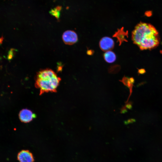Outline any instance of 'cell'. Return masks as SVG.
Masks as SVG:
<instances>
[{
  "mask_svg": "<svg viewBox=\"0 0 162 162\" xmlns=\"http://www.w3.org/2000/svg\"><path fill=\"white\" fill-rule=\"evenodd\" d=\"M132 39L141 50H151L158 46L160 43L158 32L150 24L140 22L132 32Z\"/></svg>",
  "mask_w": 162,
  "mask_h": 162,
  "instance_id": "obj_1",
  "label": "cell"
},
{
  "mask_svg": "<svg viewBox=\"0 0 162 162\" xmlns=\"http://www.w3.org/2000/svg\"><path fill=\"white\" fill-rule=\"evenodd\" d=\"M61 79L57 76L49 79H37L35 85L40 89V94L45 92H55Z\"/></svg>",
  "mask_w": 162,
  "mask_h": 162,
  "instance_id": "obj_2",
  "label": "cell"
},
{
  "mask_svg": "<svg viewBox=\"0 0 162 162\" xmlns=\"http://www.w3.org/2000/svg\"><path fill=\"white\" fill-rule=\"evenodd\" d=\"M62 38L65 44L69 45L75 44L78 40L77 34L75 32L71 30L65 31L63 34Z\"/></svg>",
  "mask_w": 162,
  "mask_h": 162,
  "instance_id": "obj_3",
  "label": "cell"
},
{
  "mask_svg": "<svg viewBox=\"0 0 162 162\" xmlns=\"http://www.w3.org/2000/svg\"><path fill=\"white\" fill-rule=\"evenodd\" d=\"M100 49L104 51H107L112 50L114 46V42L112 38L108 37L102 38L99 41Z\"/></svg>",
  "mask_w": 162,
  "mask_h": 162,
  "instance_id": "obj_4",
  "label": "cell"
},
{
  "mask_svg": "<svg viewBox=\"0 0 162 162\" xmlns=\"http://www.w3.org/2000/svg\"><path fill=\"white\" fill-rule=\"evenodd\" d=\"M36 116L30 110L23 109L21 110L19 114L20 120L24 123H28L35 118Z\"/></svg>",
  "mask_w": 162,
  "mask_h": 162,
  "instance_id": "obj_5",
  "label": "cell"
},
{
  "mask_svg": "<svg viewBox=\"0 0 162 162\" xmlns=\"http://www.w3.org/2000/svg\"><path fill=\"white\" fill-rule=\"evenodd\" d=\"M17 160L19 162H34V159L32 153L29 150H23L17 154Z\"/></svg>",
  "mask_w": 162,
  "mask_h": 162,
  "instance_id": "obj_6",
  "label": "cell"
},
{
  "mask_svg": "<svg viewBox=\"0 0 162 162\" xmlns=\"http://www.w3.org/2000/svg\"><path fill=\"white\" fill-rule=\"evenodd\" d=\"M57 76L55 73L51 69H47L39 71L38 74L37 79H49Z\"/></svg>",
  "mask_w": 162,
  "mask_h": 162,
  "instance_id": "obj_7",
  "label": "cell"
},
{
  "mask_svg": "<svg viewBox=\"0 0 162 162\" xmlns=\"http://www.w3.org/2000/svg\"><path fill=\"white\" fill-rule=\"evenodd\" d=\"M127 35V33L124 32L123 28H122L120 29H118L117 32H115L112 37L117 38V41L119 42L120 45L123 41H126L125 37Z\"/></svg>",
  "mask_w": 162,
  "mask_h": 162,
  "instance_id": "obj_8",
  "label": "cell"
},
{
  "mask_svg": "<svg viewBox=\"0 0 162 162\" xmlns=\"http://www.w3.org/2000/svg\"><path fill=\"white\" fill-rule=\"evenodd\" d=\"M103 56L105 61L109 63H112L114 62L116 59L115 54L111 51L106 52L104 54Z\"/></svg>",
  "mask_w": 162,
  "mask_h": 162,
  "instance_id": "obj_9",
  "label": "cell"
},
{
  "mask_svg": "<svg viewBox=\"0 0 162 162\" xmlns=\"http://www.w3.org/2000/svg\"><path fill=\"white\" fill-rule=\"evenodd\" d=\"M61 9V7L58 6L52 9L50 11V14L54 16L57 19L59 18L60 15V11Z\"/></svg>",
  "mask_w": 162,
  "mask_h": 162,
  "instance_id": "obj_10",
  "label": "cell"
},
{
  "mask_svg": "<svg viewBox=\"0 0 162 162\" xmlns=\"http://www.w3.org/2000/svg\"><path fill=\"white\" fill-rule=\"evenodd\" d=\"M120 66L118 65H113L110 66L108 68V72L111 74L116 73L119 70Z\"/></svg>",
  "mask_w": 162,
  "mask_h": 162,
  "instance_id": "obj_11",
  "label": "cell"
},
{
  "mask_svg": "<svg viewBox=\"0 0 162 162\" xmlns=\"http://www.w3.org/2000/svg\"><path fill=\"white\" fill-rule=\"evenodd\" d=\"M14 50L12 49H11L9 52L8 55V56L7 58L9 60H10L14 56Z\"/></svg>",
  "mask_w": 162,
  "mask_h": 162,
  "instance_id": "obj_12",
  "label": "cell"
},
{
  "mask_svg": "<svg viewBox=\"0 0 162 162\" xmlns=\"http://www.w3.org/2000/svg\"><path fill=\"white\" fill-rule=\"evenodd\" d=\"M129 80V78L124 76L122 78V80H120V81L122 82L124 85L127 86Z\"/></svg>",
  "mask_w": 162,
  "mask_h": 162,
  "instance_id": "obj_13",
  "label": "cell"
},
{
  "mask_svg": "<svg viewBox=\"0 0 162 162\" xmlns=\"http://www.w3.org/2000/svg\"><path fill=\"white\" fill-rule=\"evenodd\" d=\"M124 106L128 109H131L132 107V103L131 101L128 102Z\"/></svg>",
  "mask_w": 162,
  "mask_h": 162,
  "instance_id": "obj_14",
  "label": "cell"
},
{
  "mask_svg": "<svg viewBox=\"0 0 162 162\" xmlns=\"http://www.w3.org/2000/svg\"><path fill=\"white\" fill-rule=\"evenodd\" d=\"M145 72L146 70L143 69H139L138 71V73L139 74H143L145 73Z\"/></svg>",
  "mask_w": 162,
  "mask_h": 162,
  "instance_id": "obj_15",
  "label": "cell"
},
{
  "mask_svg": "<svg viewBox=\"0 0 162 162\" xmlns=\"http://www.w3.org/2000/svg\"><path fill=\"white\" fill-rule=\"evenodd\" d=\"M136 121L134 119H130L128 120L127 122L125 123L126 124H129L132 123Z\"/></svg>",
  "mask_w": 162,
  "mask_h": 162,
  "instance_id": "obj_16",
  "label": "cell"
},
{
  "mask_svg": "<svg viewBox=\"0 0 162 162\" xmlns=\"http://www.w3.org/2000/svg\"><path fill=\"white\" fill-rule=\"evenodd\" d=\"M87 53L88 55H91L93 54L94 52L92 50H89L87 51Z\"/></svg>",
  "mask_w": 162,
  "mask_h": 162,
  "instance_id": "obj_17",
  "label": "cell"
},
{
  "mask_svg": "<svg viewBox=\"0 0 162 162\" xmlns=\"http://www.w3.org/2000/svg\"><path fill=\"white\" fill-rule=\"evenodd\" d=\"M129 80L130 82L132 83V84H134V82H135V81H134V78L133 77H130L129 78Z\"/></svg>",
  "mask_w": 162,
  "mask_h": 162,
  "instance_id": "obj_18",
  "label": "cell"
}]
</instances>
